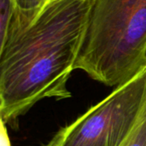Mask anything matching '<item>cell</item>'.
I'll return each mask as SVG.
<instances>
[{
  "label": "cell",
  "mask_w": 146,
  "mask_h": 146,
  "mask_svg": "<svg viewBox=\"0 0 146 146\" xmlns=\"http://www.w3.org/2000/svg\"><path fill=\"white\" fill-rule=\"evenodd\" d=\"M17 11L15 0H0V42L5 38Z\"/></svg>",
  "instance_id": "cell-5"
},
{
  "label": "cell",
  "mask_w": 146,
  "mask_h": 146,
  "mask_svg": "<svg viewBox=\"0 0 146 146\" xmlns=\"http://www.w3.org/2000/svg\"><path fill=\"white\" fill-rule=\"evenodd\" d=\"M123 146H146V104L135 128Z\"/></svg>",
  "instance_id": "cell-6"
},
{
  "label": "cell",
  "mask_w": 146,
  "mask_h": 146,
  "mask_svg": "<svg viewBox=\"0 0 146 146\" xmlns=\"http://www.w3.org/2000/svg\"><path fill=\"white\" fill-rule=\"evenodd\" d=\"M0 141H1V146H11L9 139L7 133V127L4 121L1 120V133H0Z\"/></svg>",
  "instance_id": "cell-8"
},
{
  "label": "cell",
  "mask_w": 146,
  "mask_h": 146,
  "mask_svg": "<svg viewBox=\"0 0 146 146\" xmlns=\"http://www.w3.org/2000/svg\"><path fill=\"white\" fill-rule=\"evenodd\" d=\"M76 125V120H74L72 123L66 125L63 127H61L56 133L52 137V139L44 146H63L68 136L72 132L74 127Z\"/></svg>",
  "instance_id": "cell-7"
},
{
  "label": "cell",
  "mask_w": 146,
  "mask_h": 146,
  "mask_svg": "<svg viewBox=\"0 0 146 146\" xmlns=\"http://www.w3.org/2000/svg\"><path fill=\"white\" fill-rule=\"evenodd\" d=\"M146 104V68L76 119L63 146H123Z\"/></svg>",
  "instance_id": "cell-3"
},
{
  "label": "cell",
  "mask_w": 146,
  "mask_h": 146,
  "mask_svg": "<svg viewBox=\"0 0 146 146\" xmlns=\"http://www.w3.org/2000/svg\"><path fill=\"white\" fill-rule=\"evenodd\" d=\"M146 68V0H91L74 70L110 86Z\"/></svg>",
  "instance_id": "cell-2"
},
{
  "label": "cell",
  "mask_w": 146,
  "mask_h": 146,
  "mask_svg": "<svg viewBox=\"0 0 146 146\" xmlns=\"http://www.w3.org/2000/svg\"><path fill=\"white\" fill-rule=\"evenodd\" d=\"M18 11L9 27L11 33H15L28 27L45 5L44 0H15Z\"/></svg>",
  "instance_id": "cell-4"
},
{
  "label": "cell",
  "mask_w": 146,
  "mask_h": 146,
  "mask_svg": "<svg viewBox=\"0 0 146 146\" xmlns=\"http://www.w3.org/2000/svg\"><path fill=\"white\" fill-rule=\"evenodd\" d=\"M91 0L47 3L26 28L0 44V119L15 127L44 98L71 97L67 87L85 35Z\"/></svg>",
  "instance_id": "cell-1"
},
{
  "label": "cell",
  "mask_w": 146,
  "mask_h": 146,
  "mask_svg": "<svg viewBox=\"0 0 146 146\" xmlns=\"http://www.w3.org/2000/svg\"><path fill=\"white\" fill-rule=\"evenodd\" d=\"M51 1H55V0H44V2H45V4H46L47 3H49V2H51Z\"/></svg>",
  "instance_id": "cell-9"
}]
</instances>
